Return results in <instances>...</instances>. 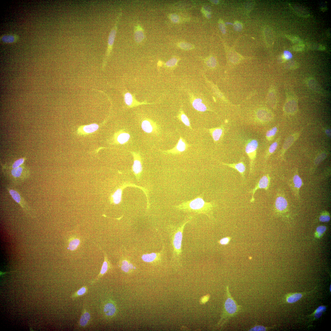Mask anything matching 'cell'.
<instances>
[{"label":"cell","instance_id":"cell-38","mask_svg":"<svg viewBox=\"0 0 331 331\" xmlns=\"http://www.w3.org/2000/svg\"><path fill=\"white\" fill-rule=\"evenodd\" d=\"M278 145V143L277 141L273 142L269 146L266 157L268 158L271 154L273 153L276 149Z\"/></svg>","mask_w":331,"mask_h":331},{"label":"cell","instance_id":"cell-31","mask_svg":"<svg viewBox=\"0 0 331 331\" xmlns=\"http://www.w3.org/2000/svg\"><path fill=\"white\" fill-rule=\"evenodd\" d=\"M178 117L181 121L186 126H187L190 129H192L188 118L187 116L183 112H181L179 114Z\"/></svg>","mask_w":331,"mask_h":331},{"label":"cell","instance_id":"cell-49","mask_svg":"<svg viewBox=\"0 0 331 331\" xmlns=\"http://www.w3.org/2000/svg\"><path fill=\"white\" fill-rule=\"evenodd\" d=\"M326 156V154L325 153H322L319 154L315 159V164H318L319 163L325 158Z\"/></svg>","mask_w":331,"mask_h":331},{"label":"cell","instance_id":"cell-33","mask_svg":"<svg viewBox=\"0 0 331 331\" xmlns=\"http://www.w3.org/2000/svg\"><path fill=\"white\" fill-rule=\"evenodd\" d=\"M98 127L99 126L98 124H93L84 126L83 128V130L86 133H91L97 130Z\"/></svg>","mask_w":331,"mask_h":331},{"label":"cell","instance_id":"cell-50","mask_svg":"<svg viewBox=\"0 0 331 331\" xmlns=\"http://www.w3.org/2000/svg\"><path fill=\"white\" fill-rule=\"evenodd\" d=\"M234 28L236 31H240L242 28V25L241 23L238 21H236L234 24Z\"/></svg>","mask_w":331,"mask_h":331},{"label":"cell","instance_id":"cell-15","mask_svg":"<svg viewBox=\"0 0 331 331\" xmlns=\"http://www.w3.org/2000/svg\"><path fill=\"white\" fill-rule=\"evenodd\" d=\"M223 165L228 166L236 170L240 174L242 177L245 179V175L246 170V166L244 162L241 160L237 163H227L222 162Z\"/></svg>","mask_w":331,"mask_h":331},{"label":"cell","instance_id":"cell-58","mask_svg":"<svg viewBox=\"0 0 331 331\" xmlns=\"http://www.w3.org/2000/svg\"><path fill=\"white\" fill-rule=\"evenodd\" d=\"M331 285H330V288H329V290H330V292H331Z\"/></svg>","mask_w":331,"mask_h":331},{"label":"cell","instance_id":"cell-20","mask_svg":"<svg viewBox=\"0 0 331 331\" xmlns=\"http://www.w3.org/2000/svg\"><path fill=\"white\" fill-rule=\"evenodd\" d=\"M145 38L143 30L140 25L135 27L134 33V38L136 42L139 43L142 42Z\"/></svg>","mask_w":331,"mask_h":331},{"label":"cell","instance_id":"cell-10","mask_svg":"<svg viewBox=\"0 0 331 331\" xmlns=\"http://www.w3.org/2000/svg\"><path fill=\"white\" fill-rule=\"evenodd\" d=\"M131 153L134 158L133 163L132 166V171L136 177H139L143 171L141 156L139 153L135 152H131Z\"/></svg>","mask_w":331,"mask_h":331},{"label":"cell","instance_id":"cell-8","mask_svg":"<svg viewBox=\"0 0 331 331\" xmlns=\"http://www.w3.org/2000/svg\"><path fill=\"white\" fill-rule=\"evenodd\" d=\"M189 146V145L185 139L180 137L176 145L173 148L164 151L163 152L167 154H178L186 151Z\"/></svg>","mask_w":331,"mask_h":331},{"label":"cell","instance_id":"cell-52","mask_svg":"<svg viewBox=\"0 0 331 331\" xmlns=\"http://www.w3.org/2000/svg\"><path fill=\"white\" fill-rule=\"evenodd\" d=\"M219 27L221 32L223 34L226 32L225 27L224 23L223 21L221 20L219 21Z\"/></svg>","mask_w":331,"mask_h":331},{"label":"cell","instance_id":"cell-23","mask_svg":"<svg viewBox=\"0 0 331 331\" xmlns=\"http://www.w3.org/2000/svg\"><path fill=\"white\" fill-rule=\"evenodd\" d=\"M120 266L122 271L127 273L131 272L134 268L133 264L127 259H123L120 261Z\"/></svg>","mask_w":331,"mask_h":331},{"label":"cell","instance_id":"cell-6","mask_svg":"<svg viewBox=\"0 0 331 331\" xmlns=\"http://www.w3.org/2000/svg\"><path fill=\"white\" fill-rule=\"evenodd\" d=\"M141 126L143 131L147 133L157 134L159 131V126L156 122L148 118H145L142 119Z\"/></svg>","mask_w":331,"mask_h":331},{"label":"cell","instance_id":"cell-9","mask_svg":"<svg viewBox=\"0 0 331 331\" xmlns=\"http://www.w3.org/2000/svg\"><path fill=\"white\" fill-rule=\"evenodd\" d=\"M102 311L105 317L108 318H111L114 317L117 312L116 304L111 300L107 301L103 305Z\"/></svg>","mask_w":331,"mask_h":331},{"label":"cell","instance_id":"cell-51","mask_svg":"<svg viewBox=\"0 0 331 331\" xmlns=\"http://www.w3.org/2000/svg\"><path fill=\"white\" fill-rule=\"evenodd\" d=\"M287 37L292 42L294 43H296L298 42L300 44H302V42L299 38L296 36H287Z\"/></svg>","mask_w":331,"mask_h":331},{"label":"cell","instance_id":"cell-34","mask_svg":"<svg viewBox=\"0 0 331 331\" xmlns=\"http://www.w3.org/2000/svg\"><path fill=\"white\" fill-rule=\"evenodd\" d=\"M307 84L313 90L318 92L320 91L321 89L320 87L314 79L313 78L309 79L307 80Z\"/></svg>","mask_w":331,"mask_h":331},{"label":"cell","instance_id":"cell-18","mask_svg":"<svg viewBox=\"0 0 331 331\" xmlns=\"http://www.w3.org/2000/svg\"><path fill=\"white\" fill-rule=\"evenodd\" d=\"M162 251L158 253H152L149 254H144L142 256V260L146 262H153L160 261Z\"/></svg>","mask_w":331,"mask_h":331},{"label":"cell","instance_id":"cell-14","mask_svg":"<svg viewBox=\"0 0 331 331\" xmlns=\"http://www.w3.org/2000/svg\"><path fill=\"white\" fill-rule=\"evenodd\" d=\"M104 254V260L100 272L97 276L90 283L91 284H93L96 283L101 277L107 272L111 268V264L108 261L106 254Z\"/></svg>","mask_w":331,"mask_h":331},{"label":"cell","instance_id":"cell-4","mask_svg":"<svg viewBox=\"0 0 331 331\" xmlns=\"http://www.w3.org/2000/svg\"><path fill=\"white\" fill-rule=\"evenodd\" d=\"M258 145L257 141L254 139L248 140L245 144V152L249 160V174L253 171Z\"/></svg>","mask_w":331,"mask_h":331},{"label":"cell","instance_id":"cell-26","mask_svg":"<svg viewBox=\"0 0 331 331\" xmlns=\"http://www.w3.org/2000/svg\"><path fill=\"white\" fill-rule=\"evenodd\" d=\"M192 105L196 110L200 112H204L207 110V108L202 102L201 99L196 98L193 101Z\"/></svg>","mask_w":331,"mask_h":331},{"label":"cell","instance_id":"cell-42","mask_svg":"<svg viewBox=\"0 0 331 331\" xmlns=\"http://www.w3.org/2000/svg\"><path fill=\"white\" fill-rule=\"evenodd\" d=\"M231 238L227 236L223 238L218 241V243L221 245H226L229 244Z\"/></svg>","mask_w":331,"mask_h":331},{"label":"cell","instance_id":"cell-13","mask_svg":"<svg viewBox=\"0 0 331 331\" xmlns=\"http://www.w3.org/2000/svg\"><path fill=\"white\" fill-rule=\"evenodd\" d=\"M214 142L217 143L223 137L225 131L224 127L221 125L219 127L208 129Z\"/></svg>","mask_w":331,"mask_h":331},{"label":"cell","instance_id":"cell-22","mask_svg":"<svg viewBox=\"0 0 331 331\" xmlns=\"http://www.w3.org/2000/svg\"><path fill=\"white\" fill-rule=\"evenodd\" d=\"M287 203L286 200L282 196H278L276 199L275 207L277 211H282L286 208Z\"/></svg>","mask_w":331,"mask_h":331},{"label":"cell","instance_id":"cell-16","mask_svg":"<svg viewBox=\"0 0 331 331\" xmlns=\"http://www.w3.org/2000/svg\"><path fill=\"white\" fill-rule=\"evenodd\" d=\"M298 103L295 98L288 99L286 101L284 106V110L288 114L295 113L298 110Z\"/></svg>","mask_w":331,"mask_h":331},{"label":"cell","instance_id":"cell-45","mask_svg":"<svg viewBox=\"0 0 331 331\" xmlns=\"http://www.w3.org/2000/svg\"><path fill=\"white\" fill-rule=\"evenodd\" d=\"M177 62V59L175 58H173L168 61L165 63V65L167 67H171L175 66Z\"/></svg>","mask_w":331,"mask_h":331},{"label":"cell","instance_id":"cell-1","mask_svg":"<svg viewBox=\"0 0 331 331\" xmlns=\"http://www.w3.org/2000/svg\"><path fill=\"white\" fill-rule=\"evenodd\" d=\"M204 194L190 200L184 201L175 206L177 209L185 212L204 214L210 218L212 217L213 211L216 206L213 201L206 202L203 198Z\"/></svg>","mask_w":331,"mask_h":331},{"label":"cell","instance_id":"cell-3","mask_svg":"<svg viewBox=\"0 0 331 331\" xmlns=\"http://www.w3.org/2000/svg\"><path fill=\"white\" fill-rule=\"evenodd\" d=\"M227 299L225 301L221 318L218 325H223L229 319L237 315L241 310L242 306L238 304L231 296L229 287H226Z\"/></svg>","mask_w":331,"mask_h":331},{"label":"cell","instance_id":"cell-36","mask_svg":"<svg viewBox=\"0 0 331 331\" xmlns=\"http://www.w3.org/2000/svg\"><path fill=\"white\" fill-rule=\"evenodd\" d=\"M326 306H321L318 307L314 312L315 318L316 319L320 318L323 313L326 310Z\"/></svg>","mask_w":331,"mask_h":331},{"label":"cell","instance_id":"cell-35","mask_svg":"<svg viewBox=\"0 0 331 331\" xmlns=\"http://www.w3.org/2000/svg\"><path fill=\"white\" fill-rule=\"evenodd\" d=\"M277 128L274 127L268 131L266 133V136L268 140H271L276 134L277 131Z\"/></svg>","mask_w":331,"mask_h":331},{"label":"cell","instance_id":"cell-11","mask_svg":"<svg viewBox=\"0 0 331 331\" xmlns=\"http://www.w3.org/2000/svg\"><path fill=\"white\" fill-rule=\"evenodd\" d=\"M124 102L127 106L129 108H132L144 104L153 103H148L146 101L139 102L136 99L134 95L128 92L124 94Z\"/></svg>","mask_w":331,"mask_h":331},{"label":"cell","instance_id":"cell-53","mask_svg":"<svg viewBox=\"0 0 331 331\" xmlns=\"http://www.w3.org/2000/svg\"><path fill=\"white\" fill-rule=\"evenodd\" d=\"M283 55L286 60L290 59L292 57L291 54L287 51H284Z\"/></svg>","mask_w":331,"mask_h":331},{"label":"cell","instance_id":"cell-54","mask_svg":"<svg viewBox=\"0 0 331 331\" xmlns=\"http://www.w3.org/2000/svg\"><path fill=\"white\" fill-rule=\"evenodd\" d=\"M202 11H203L204 15L207 18H210L211 17V15L210 14V12L209 11V10L207 7H204L202 9Z\"/></svg>","mask_w":331,"mask_h":331},{"label":"cell","instance_id":"cell-41","mask_svg":"<svg viewBox=\"0 0 331 331\" xmlns=\"http://www.w3.org/2000/svg\"><path fill=\"white\" fill-rule=\"evenodd\" d=\"M178 46L180 48L185 50H189L194 48V46L192 44L185 42L179 43Z\"/></svg>","mask_w":331,"mask_h":331},{"label":"cell","instance_id":"cell-39","mask_svg":"<svg viewBox=\"0 0 331 331\" xmlns=\"http://www.w3.org/2000/svg\"><path fill=\"white\" fill-rule=\"evenodd\" d=\"M299 63L294 61H289L286 62L285 64V67L289 69H295L299 67Z\"/></svg>","mask_w":331,"mask_h":331},{"label":"cell","instance_id":"cell-12","mask_svg":"<svg viewBox=\"0 0 331 331\" xmlns=\"http://www.w3.org/2000/svg\"><path fill=\"white\" fill-rule=\"evenodd\" d=\"M7 189L13 200L21 207L24 211L28 212L29 210L26 204L18 192L9 187Z\"/></svg>","mask_w":331,"mask_h":331},{"label":"cell","instance_id":"cell-56","mask_svg":"<svg viewBox=\"0 0 331 331\" xmlns=\"http://www.w3.org/2000/svg\"><path fill=\"white\" fill-rule=\"evenodd\" d=\"M325 133L326 135L329 137L331 136V130L330 129H326L325 130Z\"/></svg>","mask_w":331,"mask_h":331},{"label":"cell","instance_id":"cell-47","mask_svg":"<svg viewBox=\"0 0 331 331\" xmlns=\"http://www.w3.org/2000/svg\"><path fill=\"white\" fill-rule=\"evenodd\" d=\"M169 17L170 20L173 22L177 23L179 21V17L176 14L172 13L170 14Z\"/></svg>","mask_w":331,"mask_h":331},{"label":"cell","instance_id":"cell-55","mask_svg":"<svg viewBox=\"0 0 331 331\" xmlns=\"http://www.w3.org/2000/svg\"><path fill=\"white\" fill-rule=\"evenodd\" d=\"M304 45L303 44L296 45L293 46V49L296 51H301L303 50Z\"/></svg>","mask_w":331,"mask_h":331},{"label":"cell","instance_id":"cell-25","mask_svg":"<svg viewBox=\"0 0 331 331\" xmlns=\"http://www.w3.org/2000/svg\"><path fill=\"white\" fill-rule=\"evenodd\" d=\"M122 193V188H118L111 196V203L116 204H119L121 200Z\"/></svg>","mask_w":331,"mask_h":331},{"label":"cell","instance_id":"cell-29","mask_svg":"<svg viewBox=\"0 0 331 331\" xmlns=\"http://www.w3.org/2000/svg\"><path fill=\"white\" fill-rule=\"evenodd\" d=\"M302 295V294L300 293L291 294L287 297L286 300L287 302L289 303H294L301 299Z\"/></svg>","mask_w":331,"mask_h":331},{"label":"cell","instance_id":"cell-5","mask_svg":"<svg viewBox=\"0 0 331 331\" xmlns=\"http://www.w3.org/2000/svg\"><path fill=\"white\" fill-rule=\"evenodd\" d=\"M122 14L121 10L119 12L116 19V22L114 25L111 30L108 37V46L105 56L103 62V67H104L106 65L107 60L110 55L111 52L112 50L114 42L116 36L119 23Z\"/></svg>","mask_w":331,"mask_h":331},{"label":"cell","instance_id":"cell-37","mask_svg":"<svg viewBox=\"0 0 331 331\" xmlns=\"http://www.w3.org/2000/svg\"><path fill=\"white\" fill-rule=\"evenodd\" d=\"M330 219V216L329 213L326 211H324L321 214L319 220L322 222H327L329 221Z\"/></svg>","mask_w":331,"mask_h":331},{"label":"cell","instance_id":"cell-17","mask_svg":"<svg viewBox=\"0 0 331 331\" xmlns=\"http://www.w3.org/2000/svg\"><path fill=\"white\" fill-rule=\"evenodd\" d=\"M23 168L21 166L12 169L11 171V175L13 180L17 181H22L25 179L26 175L23 174Z\"/></svg>","mask_w":331,"mask_h":331},{"label":"cell","instance_id":"cell-57","mask_svg":"<svg viewBox=\"0 0 331 331\" xmlns=\"http://www.w3.org/2000/svg\"><path fill=\"white\" fill-rule=\"evenodd\" d=\"M211 2L214 4H217L219 3V1L218 0H211Z\"/></svg>","mask_w":331,"mask_h":331},{"label":"cell","instance_id":"cell-32","mask_svg":"<svg viewBox=\"0 0 331 331\" xmlns=\"http://www.w3.org/2000/svg\"><path fill=\"white\" fill-rule=\"evenodd\" d=\"M326 226L324 225H321L318 226L314 234V237L317 238H321L326 230Z\"/></svg>","mask_w":331,"mask_h":331},{"label":"cell","instance_id":"cell-24","mask_svg":"<svg viewBox=\"0 0 331 331\" xmlns=\"http://www.w3.org/2000/svg\"><path fill=\"white\" fill-rule=\"evenodd\" d=\"M257 116L259 120L263 121L270 120L272 118L271 113L265 109H261L257 111Z\"/></svg>","mask_w":331,"mask_h":331},{"label":"cell","instance_id":"cell-2","mask_svg":"<svg viewBox=\"0 0 331 331\" xmlns=\"http://www.w3.org/2000/svg\"><path fill=\"white\" fill-rule=\"evenodd\" d=\"M192 218L191 216L187 218L178 226H175L172 230L171 242L173 256L178 261L180 260L182 256V242L184 230L186 224Z\"/></svg>","mask_w":331,"mask_h":331},{"label":"cell","instance_id":"cell-46","mask_svg":"<svg viewBox=\"0 0 331 331\" xmlns=\"http://www.w3.org/2000/svg\"><path fill=\"white\" fill-rule=\"evenodd\" d=\"M268 328L264 327L262 325H256L251 328L249 331H266L268 329Z\"/></svg>","mask_w":331,"mask_h":331},{"label":"cell","instance_id":"cell-27","mask_svg":"<svg viewBox=\"0 0 331 331\" xmlns=\"http://www.w3.org/2000/svg\"><path fill=\"white\" fill-rule=\"evenodd\" d=\"M81 241L80 239L76 237H73L69 240L68 248L71 251L76 250L79 246Z\"/></svg>","mask_w":331,"mask_h":331},{"label":"cell","instance_id":"cell-28","mask_svg":"<svg viewBox=\"0 0 331 331\" xmlns=\"http://www.w3.org/2000/svg\"><path fill=\"white\" fill-rule=\"evenodd\" d=\"M298 136V134L291 135L286 139L283 147V150H287L292 144L296 139Z\"/></svg>","mask_w":331,"mask_h":331},{"label":"cell","instance_id":"cell-43","mask_svg":"<svg viewBox=\"0 0 331 331\" xmlns=\"http://www.w3.org/2000/svg\"><path fill=\"white\" fill-rule=\"evenodd\" d=\"M25 159L23 158H21L15 161L12 164L11 167L12 169L18 168L24 162Z\"/></svg>","mask_w":331,"mask_h":331},{"label":"cell","instance_id":"cell-48","mask_svg":"<svg viewBox=\"0 0 331 331\" xmlns=\"http://www.w3.org/2000/svg\"><path fill=\"white\" fill-rule=\"evenodd\" d=\"M15 37L12 35H6L2 38L3 41L6 42H12L15 40Z\"/></svg>","mask_w":331,"mask_h":331},{"label":"cell","instance_id":"cell-21","mask_svg":"<svg viewBox=\"0 0 331 331\" xmlns=\"http://www.w3.org/2000/svg\"><path fill=\"white\" fill-rule=\"evenodd\" d=\"M116 140L118 143L120 144H125L128 142L130 135L128 132L125 131H120L117 134Z\"/></svg>","mask_w":331,"mask_h":331},{"label":"cell","instance_id":"cell-7","mask_svg":"<svg viewBox=\"0 0 331 331\" xmlns=\"http://www.w3.org/2000/svg\"><path fill=\"white\" fill-rule=\"evenodd\" d=\"M270 183V178L268 175H264L260 179L258 182L256 184L255 187L249 191V193L252 194V197L250 201L251 203H253L255 201L254 195L257 190L259 189H264L267 190L269 186Z\"/></svg>","mask_w":331,"mask_h":331},{"label":"cell","instance_id":"cell-19","mask_svg":"<svg viewBox=\"0 0 331 331\" xmlns=\"http://www.w3.org/2000/svg\"><path fill=\"white\" fill-rule=\"evenodd\" d=\"M91 319V315L89 312L84 308L78 322L81 327H85L88 324Z\"/></svg>","mask_w":331,"mask_h":331},{"label":"cell","instance_id":"cell-44","mask_svg":"<svg viewBox=\"0 0 331 331\" xmlns=\"http://www.w3.org/2000/svg\"><path fill=\"white\" fill-rule=\"evenodd\" d=\"M206 63L208 67H214L216 65V59L214 57H211L207 59Z\"/></svg>","mask_w":331,"mask_h":331},{"label":"cell","instance_id":"cell-40","mask_svg":"<svg viewBox=\"0 0 331 331\" xmlns=\"http://www.w3.org/2000/svg\"><path fill=\"white\" fill-rule=\"evenodd\" d=\"M293 181L296 188H299L301 187L302 185V181L298 175H295L294 176Z\"/></svg>","mask_w":331,"mask_h":331},{"label":"cell","instance_id":"cell-30","mask_svg":"<svg viewBox=\"0 0 331 331\" xmlns=\"http://www.w3.org/2000/svg\"><path fill=\"white\" fill-rule=\"evenodd\" d=\"M88 290V289L87 286H83L73 293L70 296V298L72 299H75L87 293Z\"/></svg>","mask_w":331,"mask_h":331}]
</instances>
